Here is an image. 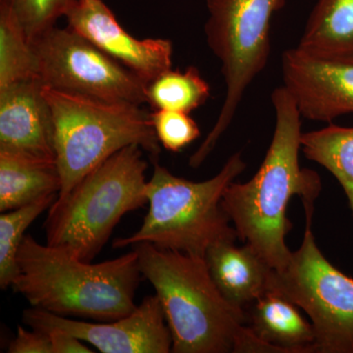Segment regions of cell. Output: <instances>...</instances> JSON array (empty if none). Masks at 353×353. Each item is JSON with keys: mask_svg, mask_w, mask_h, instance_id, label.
<instances>
[{"mask_svg": "<svg viewBox=\"0 0 353 353\" xmlns=\"http://www.w3.org/2000/svg\"><path fill=\"white\" fill-rule=\"evenodd\" d=\"M271 101L276 126L263 162L248 182L230 183L221 204L238 238L282 272L292 252L285 243L292 228L287 216L290 201L299 196L304 208H314L322 185L315 171L299 164L303 117L292 95L283 85L274 90Z\"/></svg>", "mask_w": 353, "mask_h": 353, "instance_id": "obj_1", "label": "cell"}, {"mask_svg": "<svg viewBox=\"0 0 353 353\" xmlns=\"http://www.w3.org/2000/svg\"><path fill=\"white\" fill-rule=\"evenodd\" d=\"M139 268L159 299L174 353H280L257 338L245 311L223 296L204 257L132 245Z\"/></svg>", "mask_w": 353, "mask_h": 353, "instance_id": "obj_2", "label": "cell"}, {"mask_svg": "<svg viewBox=\"0 0 353 353\" xmlns=\"http://www.w3.org/2000/svg\"><path fill=\"white\" fill-rule=\"evenodd\" d=\"M11 289L32 307L65 317L109 322L136 309L143 277L138 253L101 263L83 261L68 250L41 245L26 234L17 254Z\"/></svg>", "mask_w": 353, "mask_h": 353, "instance_id": "obj_3", "label": "cell"}, {"mask_svg": "<svg viewBox=\"0 0 353 353\" xmlns=\"http://www.w3.org/2000/svg\"><path fill=\"white\" fill-rule=\"evenodd\" d=\"M245 167L239 152L213 178L192 182L174 175L154 161L152 178L146 183L148 214L138 231L115 239L114 248L148 243L163 250L204 257L214 243L236 241L238 234L221 201L228 185Z\"/></svg>", "mask_w": 353, "mask_h": 353, "instance_id": "obj_4", "label": "cell"}, {"mask_svg": "<svg viewBox=\"0 0 353 353\" xmlns=\"http://www.w3.org/2000/svg\"><path fill=\"white\" fill-rule=\"evenodd\" d=\"M143 152L138 145L126 146L57 199L44 222L46 243L92 262L123 216L148 203Z\"/></svg>", "mask_w": 353, "mask_h": 353, "instance_id": "obj_5", "label": "cell"}, {"mask_svg": "<svg viewBox=\"0 0 353 353\" xmlns=\"http://www.w3.org/2000/svg\"><path fill=\"white\" fill-rule=\"evenodd\" d=\"M52 113L57 164L61 178L57 199L108 158L138 145L158 161L161 148L150 113L141 105L109 102L43 87Z\"/></svg>", "mask_w": 353, "mask_h": 353, "instance_id": "obj_6", "label": "cell"}, {"mask_svg": "<svg viewBox=\"0 0 353 353\" xmlns=\"http://www.w3.org/2000/svg\"><path fill=\"white\" fill-rule=\"evenodd\" d=\"M285 0H206L204 26L209 48L219 59L226 95L214 126L190 157L199 168L233 122L246 88L266 67L271 52V23Z\"/></svg>", "mask_w": 353, "mask_h": 353, "instance_id": "obj_7", "label": "cell"}, {"mask_svg": "<svg viewBox=\"0 0 353 353\" xmlns=\"http://www.w3.org/2000/svg\"><path fill=\"white\" fill-rule=\"evenodd\" d=\"M305 211V232L285 270L275 271L276 290L303 310L315 331L314 353H353V278L334 267L316 243L314 208Z\"/></svg>", "mask_w": 353, "mask_h": 353, "instance_id": "obj_8", "label": "cell"}, {"mask_svg": "<svg viewBox=\"0 0 353 353\" xmlns=\"http://www.w3.org/2000/svg\"><path fill=\"white\" fill-rule=\"evenodd\" d=\"M46 87L109 102L148 103V83L70 28L53 27L32 41Z\"/></svg>", "mask_w": 353, "mask_h": 353, "instance_id": "obj_9", "label": "cell"}, {"mask_svg": "<svg viewBox=\"0 0 353 353\" xmlns=\"http://www.w3.org/2000/svg\"><path fill=\"white\" fill-rule=\"evenodd\" d=\"M23 322L31 329L69 332L102 353H169L172 336L157 294L146 296L129 315L109 322H88L26 309Z\"/></svg>", "mask_w": 353, "mask_h": 353, "instance_id": "obj_10", "label": "cell"}, {"mask_svg": "<svg viewBox=\"0 0 353 353\" xmlns=\"http://www.w3.org/2000/svg\"><path fill=\"white\" fill-rule=\"evenodd\" d=\"M282 72L301 117L331 123L353 113V61L315 57L294 48L283 53Z\"/></svg>", "mask_w": 353, "mask_h": 353, "instance_id": "obj_11", "label": "cell"}, {"mask_svg": "<svg viewBox=\"0 0 353 353\" xmlns=\"http://www.w3.org/2000/svg\"><path fill=\"white\" fill-rule=\"evenodd\" d=\"M68 27L131 70L146 83L172 69L169 39L134 38L102 0H77L64 16Z\"/></svg>", "mask_w": 353, "mask_h": 353, "instance_id": "obj_12", "label": "cell"}, {"mask_svg": "<svg viewBox=\"0 0 353 353\" xmlns=\"http://www.w3.org/2000/svg\"><path fill=\"white\" fill-rule=\"evenodd\" d=\"M39 79L0 88V148L57 161L52 113Z\"/></svg>", "mask_w": 353, "mask_h": 353, "instance_id": "obj_13", "label": "cell"}, {"mask_svg": "<svg viewBox=\"0 0 353 353\" xmlns=\"http://www.w3.org/2000/svg\"><path fill=\"white\" fill-rule=\"evenodd\" d=\"M206 265L216 287L234 307L245 311L271 290L275 269L252 245L220 241L208 248Z\"/></svg>", "mask_w": 353, "mask_h": 353, "instance_id": "obj_14", "label": "cell"}, {"mask_svg": "<svg viewBox=\"0 0 353 353\" xmlns=\"http://www.w3.org/2000/svg\"><path fill=\"white\" fill-rule=\"evenodd\" d=\"M299 310L280 292L268 290L250 305L248 325L280 353H314V328Z\"/></svg>", "mask_w": 353, "mask_h": 353, "instance_id": "obj_15", "label": "cell"}, {"mask_svg": "<svg viewBox=\"0 0 353 353\" xmlns=\"http://www.w3.org/2000/svg\"><path fill=\"white\" fill-rule=\"evenodd\" d=\"M57 161L0 148V211L13 210L41 197L59 194Z\"/></svg>", "mask_w": 353, "mask_h": 353, "instance_id": "obj_16", "label": "cell"}, {"mask_svg": "<svg viewBox=\"0 0 353 353\" xmlns=\"http://www.w3.org/2000/svg\"><path fill=\"white\" fill-rule=\"evenodd\" d=\"M296 48L315 57L353 61V0H318Z\"/></svg>", "mask_w": 353, "mask_h": 353, "instance_id": "obj_17", "label": "cell"}, {"mask_svg": "<svg viewBox=\"0 0 353 353\" xmlns=\"http://www.w3.org/2000/svg\"><path fill=\"white\" fill-rule=\"evenodd\" d=\"M301 150L311 161L321 165L340 183L353 216V127L330 125L303 132Z\"/></svg>", "mask_w": 353, "mask_h": 353, "instance_id": "obj_18", "label": "cell"}, {"mask_svg": "<svg viewBox=\"0 0 353 353\" xmlns=\"http://www.w3.org/2000/svg\"><path fill=\"white\" fill-rule=\"evenodd\" d=\"M209 83L199 70L190 66L185 72L168 70L148 83V103L155 110L190 113L201 108L210 97Z\"/></svg>", "mask_w": 353, "mask_h": 353, "instance_id": "obj_19", "label": "cell"}, {"mask_svg": "<svg viewBox=\"0 0 353 353\" xmlns=\"http://www.w3.org/2000/svg\"><path fill=\"white\" fill-rule=\"evenodd\" d=\"M39 79L34 46L15 14L0 6V88Z\"/></svg>", "mask_w": 353, "mask_h": 353, "instance_id": "obj_20", "label": "cell"}, {"mask_svg": "<svg viewBox=\"0 0 353 353\" xmlns=\"http://www.w3.org/2000/svg\"><path fill=\"white\" fill-rule=\"evenodd\" d=\"M58 194L41 197L0 215V288L8 289L18 274L17 254L25 232L57 199Z\"/></svg>", "mask_w": 353, "mask_h": 353, "instance_id": "obj_21", "label": "cell"}, {"mask_svg": "<svg viewBox=\"0 0 353 353\" xmlns=\"http://www.w3.org/2000/svg\"><path fill=\"white\" fill-rule=\"evenodd\" d=\"M77 0H0V6L15 14L32 43L55 27L58 18L66 15Z\"/></svg>", "mask_w": 353, "mask_h": 353, "instance_id": "obj_22", "label": "cell"}, {"mask_svg": "<svg viewBox=\"0 0 353 353\" xmlns=\"http://www.w3.org/2000/svg\"><path fill=\"white\" fill-rule=\"evenodd\" d=\"M150 119L158 141L168 152H182L201 137L199 125L189 113L160 109L150 113Z\"/></svg>", "mask_w": 353, "mask_h": 353, "instance_id": "obj_23", "label": "cell"}, {"mask_svg": "<svg viewBox=\"0 0 353 353\" xmlns=\"http://www.w3.org/2000/svg\"><path fill=\"white\" fill-rule=\"evenodd\" d=\"M9 353H52L50 336L46 332L32 331L18 326L17 334L9 345Z\"/></svg>", "mask_w": 353, "mask_h": 353, "instance_id": "obj_24", "label": "cell"}, {"mask_svg": "<svg viewBox=\"0 0 353 353\" xmlns=\"http://www.w3.org/2000/svg\"><path fill=\"white\" fill-rule=\"evenodd\" d=\"M43 332H46L50 336L52 353L94 352V350L87 347L83 341L64 330L51 328Z\"/></svg>", "mask_w": 353, "mask_h": 353, "instance_id": "obj_25", "label": "cell"}]
</instances>
